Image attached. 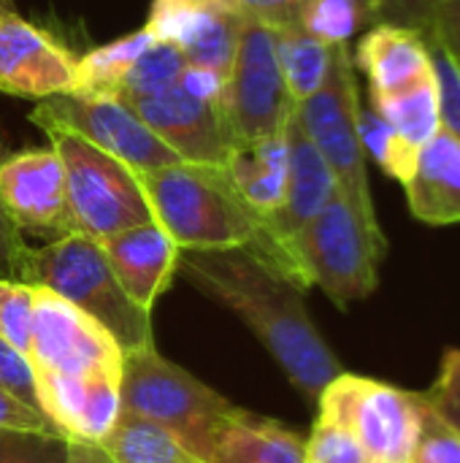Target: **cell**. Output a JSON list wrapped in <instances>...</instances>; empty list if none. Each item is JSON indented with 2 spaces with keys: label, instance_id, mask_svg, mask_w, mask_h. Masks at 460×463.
I'll list each match as a JSON object with an SVG mask.
<instances>
[{
  "label": "cell",
  "instance_id": "ac0fdd59",
  "mask_svg": "<svg viewBox=\"0 0 460 463\" xmlns=\"http://www.w3.org/2000/svg\"><path fill=\"white\" fill-rule=\"evenodd\" d=\"M415 220L431 228L460 225V138L439 128L420 149L415 174L401 184Z\"/></svg>",
  "mask_w": 460,
  "mask_h": 463
},
{
  "label": "cell",
  "instance_id": "6da1fadb",
  "mask_svg": "<svg viewBox=\"0 0 460 463\" xmlns=\"http://www.w3.org/2000/svg\"><path fill=\"white\" fill-rule=\"evenodd\" d=\"M176 274L230 309L306 402L317 404L323 388L344 372L309 315L306 290L249 247L179 250Z\"/></svg>",
  "mask_w": 460,
  "mask_h": 463
},
{
  "label": "cell",
  "instance_id": "2e32d148",
  "mask_svg": "<svg viewBox=\"0 0 460 463\" xmlns=\"http://www.w3.org/2000/svg\"><path fill=\"white\" fill-rule=\"evenodd\" d=\"M100 247L125 293L141 309L155 312L176 274L179 247L171 236L152 220L100 239Z\"/></svg>",
  "mask_w": 460,
  "mask_h": 463
},
{
  "label": "cell",
  "instance_id": "e575fe53",
  "mask_svg": "<svg viewBox=\"0 0 460 463\" xmlns=\"http://www.w3.org/2000/svg\"><path fill=\"white\" fill-rule=\"evenodd\" d=\"M0 431H16V434H43V437H60V431L46 420V415L24 402H19L14 393H8L0 385ZM65 439V437H62Z\"/></svg>",
  "mask_w": 460,
  "mask_h": 463
},
{
  "label": "cell",
  "instance_id": "7a4b0ae2",
  "mask_svg": "<svg viewBox=\"0 0 460 463\" xmlns=\"http://www.w3.org/2000/svg\"><path fill=\"white\" fill-rule=\"evenodd\" d=\"M27 361L46 420L68 442H103L122 399V347L114 336L46 288H35V323Z\"/></svg>",
  "mask_w": 460,
  "mask_h": 463
},
{
  "label": "cell",
  "instance_id": "277c9868",
  "mask_svg": "<svg viewBox=\"0 0 460 463\" xmlns=\"http://www.w3.org/2000/svg\"><path fill=\"white\" fill-rule=\"evenodd\" d=\"M19 279L46 288L100 323L122 353L155 345L152 312L141 309L119 285L98 239L70 233L24 250Z\"/></svg>",
  "mask_w": 460,
  "mask_h": 463
},
{
  "label": "cell",
  "instance_id": "4dcf8cb0",
  "mask_svg": "<svg viewBox=\"0 0 460 463\" xmlns=\"http://www.w3.org/2000/svg\"><path fill=\"white\" fill-rule=\"evenodd\" d=\"M68 439L0 431V463H65Z\"/></svg>",
  "mask_w": 460,
  "mask_h": 463
},
{
  "label": "cell",
  "instance_id": "f1b7e54d",
  "mask_svg": "<svg viewBox=\"0 0 460 463\" xmlns=\"http://www.w3.org/2000/svg\"><path fill=\"white\" fill-rule=\"evenodd\" d=\"M304 463H371V458L344 423L317 415L304 442Z\"/></svg>",
  "mask_w": 460,
  "mask_h": 463
},
{
  "label": "cell",
  "instance_id": "603a6c76",
  "mask_svg": "<svg viewBox=\"0 0 460 463\" xmlns=\"http://www.w3.org/2000/svg\"><path fill=\"white\" fill-rule=\"evenodd\" d=\"M277 57H279V68L285 76V87L293 103L298 106L323 87L331 71L333 46L317 41L306 30L293 24V27L277 30Z\"/></svg>",
  "mask_w": 460,
  "mask_h": 463
},
{
  "label": "cell",
  "instance_id": "5b68a950",
  "mask_svg": "<svg viewBox=\"0 0 460 463\" xmlns=\"http://www.w3.org/2000/svg\"><path fill=\"white\" fill-rule=\"evenodd\" d=\"M388 239L377 220L339 190L296 236L293 258L309 288H320L339 309L366 301L380 288Z\"/></svg>",
  "mask_w": 460,
  "mask_h": 463
},
{
  "label": "cell",
  "instance_id": "8fae6325",
  "mask_svg": "<svg viewBox=\"0 0 460 463\" xmlns=\"http://www.w3.org/2000/svg\"><path fill=\"white\" fill-rule=\"evenodd\" d=\"M30 122L46 130H70L89 141L92 146L127 163L133 171H155L182 163L174 149H168L138 114L117 98H89V95H52L35 103Z\"/></svg>",
  "mask_w": 460,
  "mask_h": 463
},
{
  "label": "cell",
  "instance_id": "4316f807",
  "mask_svg": "<svg viewBox=\"0 0 460 463\" xmlns=\"http://www.w3.org/2000/svg\"><path fill=\"white\" fill-rule=\"evenodd\" d=\"M184 68H187V60L174 43L152 38L146 49L133 60L130 71L125 73L117 100L136 98V95H155L160 90H168L179 84V76Z\"/></svg>",
  "mask_w": 460,
  "mask_h": 463
},
{
  "label": "cell",
  "instance_id": "d6a6232c",
  "mask_svg": "<svg viewBox=\"0 0 460 463\" xmlns=\"http://www.w3.org/2000/svg\"><path fill=\"white\" fill-rule=\"evenodd\" d=\"M412 463H460V431L431 412V407Z\"/></svg>",
  "mask_w": 460,
  "mask_h": 463
},
{
  "label": "cell",
  "instance_id": "83f0119b",
  "mask_svg": "<svg viewBox=\"0 0 460 463\" xmlns=\"http://www.w3.org/2000/svg\"><path fill=\"white\" fill-rule=\"evenodd\" d=\"M35 323V285L0 279V336L19 353H30Z\"/></svg>",
  "mask_w": 460,
  "mask_h": 463
},
{
  "label": "cell",
  "instance_id": "52a82bcc",
  "mask_svg": "<svg viewBox=\"0 0 460 463\" xmlns=\"http://www.w3.org/2000/svg\"><path fill=\"white\" fill-rule=\"evenodd\" d=\"M62 160L68 209L76 233L106 239L119 231L152 222L138 174L114 155L92 146L70 130H46Z\"/></svg>",
  "mask_w": 460,
  "mask_h": 463
},
{
  "label": "cell",
  "instance_id": "3957f363",
  "mask_svg": "<svg viewBox=\"0 0 460 463\" xmlns=\"http://www.w3.org/2000/svg\"><path fill=\"white\" fill-rule=\"evenodd\" d=\"M152 220L179 250L249 247L263 252V220L244 203L222 165L174 163L136 171Z\"/></svg>",
  "mask_w": 460,
  "mask_h": 463
},
{
  "label": "cell",
  "instance_id": "8992f818",
  "mask_svg": "<svg viewBox=\"0 0 460 463\" xmlns=\"http://www.w3.org/2000/svg\"><path fill=\"white\" fill-rule=\"evenodd\" d=\"M119 399L122 412L165 426L203 461H209L220 431L241 410L182 366L171 364L157 345L122 353Z\"/></svg>",
  "mask_w": 460,
  "mask_h": 463
},
{
  "label": "cell",
  "instance_id": "ba28073f",
  "mask_svg": "<svg viewBox=\"0 0 460 463\" xmlns=\"http://www.w3.org/2000/svg\"><path fill=\"white\" fill-rule=\"evenodd\" d=\"M317 415L344 423L371 463H412L428 404L423 393L404 391L377 377L339 372L323 388Z\"/></svg>",
  "mask_w": 460,
  "mask_h": 463
},
{
  "label": "cell",
  "instance_id": "7c38bea8",
  "mask_svg": "<svg viewBox=\"0 0 460 463\" xmlns=\"http://www.w3.org/2000/svg\"><path fill=\"white\" fill-rule=\"evenodd\" d=\"M0 206L22 236L43 239V244L76 233L62 160L52 146L22 149L0 160Z\"/></svg>",
  "mask_w": 460,
  "mask_h": 463
},
{
  "label": "cell",
  "instance_id": "7402d4cb",
  "mask_svg": "<svg viewBox=\"0 0 460 463\" xmlns=\"http://www.w3.org/2000/svg\"><path fill=\"white\" fill-rule=\"evenodd\" d=\"M369 106L407 141L415 146H426L442 128L439 122V100H437V81L434 76L404 87L399 92L374 95L369 92Z\"/></svg>",
  "mask_w": 460,
  "mask_h": 463
},
{
  "label": "cell",
  "instance_id": "8d00e7d4",
  "mask_svg": "<svg viewBox=\"0 0 460 463\" xmlns=\"http://www.w3.org/2000/svg\"><path fill=\"white\" fill-rule=\"evenodd\" d=\"M241 16L258 19L274 30L298 24V11L304 0H228Z\"/></svg>",
  "mask_w": 460,
  "mask_h": 463
},
{
  "label": "cell",
  "instance_id": "f35d334b",
  "mask_svg": "<svg viewBox=\"0 0 460 463\" xmlns=\"http://www.w3.org/2000/svg\"><path fill=\"white\" fill-rule=\"evenodd\" d=\"M179 87H184L190 95H195L198 100L206 103H225V90H228V76L214 71V68H203V65H187L179 76Z\"/></svg>",
  "mask_w": 460,
  "mask_h": 463
},
{
  "label": "cell",
  "instance_id": "ffe728a7",
  "mask_svg": "<svg viewBox=\"0 0 460 463\" xmlns=\"http://www.w3.org/2000/svg\"><path fill=\"white\" fill-rule=\"evenodd\" d=\"M304 442L285 423L241 407L220 431L209 463H304Z\"/></svg>",
  "mask_w": 460,
  "mask_h": 463
},
{
  "label": "cell",
  "instance_id": "cb8c5ba5",
  "mask_svg": "<svg viewBox=\"0 0 460 463\" xmlns=\"http://www.w3.org/2000/svg\"><path fill=\"white\" fill-rule=\"evenodd\" d=\"M152 35L141 27L130 35H122L106 46H98L79 57L76 62V95L89 98H117L119 87L125 81V73L130 71L133 60L146 49Z\"/></svg>",
  "mask_w": 460,
  "mask_h": 463
},
{
  "label": "cell",
  "instance_id": "44dd1931",
  "mask_svg": "<svg viewBox=\"0 0 460 463\" xmlns=\"http://www.w3.org/2000/svg\"><path fill=\"white\" fill-rule=\"evenodd\" d=\"M98 445L114 463H209L165 426L127 412H119L114 429Z\"/></svg>",
  "mask_w": 460,
  "mask_h": 463
},
{
  "label": "cell",
  "instance_id": "9c48e42d",
  "mask_svg": "<svg viewBox=\"0 0 460 463\" xmlns=\"http://www.w3.org/2000/svg\"><path fill=\"white\" fill-rule=\"evenodd\" d=\"M296 117L328 163L339 193L358 209L377 214L366 174V152L358 130L361 95L350 46H333L331 71L323 87L296 106Z\"/></svg>",
  "mask_w": 460,
  "mask_h": 463
},
{
  "label": "cell",
  "instance_id": "1f68e13d",
  "mask_svg": "<svg viewBox=\"0 0 460 463\" xmlns=\"http://www.w3.org/2000/svg\"><path fill=\"white\" fill-rule=\"evenodd\" d=\"M431 412L460 431V347H450L442 355V366L431 388L423 393Z\"/></svg>",
  "mask_w": 460,
  "mask_h": 463
},
{
  "label": "cell",
  "instance_id": "d4e9b609",
  "mask_svg": "<svg viewBox=\"0 0 460 463\" xmlns=\"http://www.w3.org/2000/svg\"><path fill=\"white\" fill-rule=\"evenodd\" d=\"M366 22H374L369 0H304L298 11V27L328 46H350Z\"/></svg>",
  "mask_w": 460,
  "mask_h": 463
},
{
  "label": "cell",
  "instance_id": "f546056e",
  "mask_svg": "<svg viewBox=\"0 0 460 463\" xmlns=\"http://www.w3.org/2000/svg\"><path fill=\"white\" fill-rule=\"evenodd\" d=\"M428 46H431V62H434L439 122L447 133L460 138V65L439 41L428 38Z\"/></svg>",
  "mask_w": 460,
  "mask_h": 463
},
{
  "label": "cell",
  "instance_id": "9a60e30c",
  "mask_svg": "<svg viewBox=\"0 0 460 463\" xmlns=\"http://www.w3.org/2000/svg\"><path fill=\"white\" fill-rule=\"evenodd\" d=\"M76 62L54 35L16 11L0 16V92L43 100L76 90Z\"/></svg>",
  "mask_w": 460,
  "mask_h": 463
},
{
  "label": "cell",
  "instance_id": "b9f144b4",
  "mask_svg": "<svg viewBox=\"0 0 460 463\" xmlns=\"http://www.w3.org/2000/svg\"><path fill=\"white\" fill-rule=\"evenodd\" d=\"M8 11H14V3L11 0H0V16L8 14Z\"/></svg>",
  "mask_w": 460,
  "mask_h": 463
},
{
  "label": "cell",
  "instance_id": "74e56055",
  "mask_svg": "<svg viewBox=\"0 0 460 463\" xmlns=\"http://www.w3.org/2000/svg\"><path fill=\"white\" fill-rule=\"evenodd\" d=\"M426 38L439 41L460 65V0H434Z\"/></svg>",
  "mask_w": 460,
  "mask_h": 463
},
{
  "label": "cell",
  "instance_id": "5bb4252c",
  "mask_svg": "<svg viewBox=\"0 0 460 463\" xmlns=\"http://www.w3.org/2000/svg\"><path fill=\"white\" fill-rule=\"evenodd\" d=\"M244 19L228 0H152L144 30L174 43L187 65L228 76Z\"/></svg>",
  "mask_w": 460,
  "mask_h": 463
},
{
  "label": "cell",
  "instance_id": "e0dca14e",
  "mask_svg": "<svg viewBox=\"0 0 460 463\" xmlns=\"http://www.w3.org/2000/svg\"><path fill=\"white\" fill-rule=\"evenodd\" d=\"M355 71L369 81V92L388 95L434 76L428 38L407 24L374 22L355 46Z\"/></svg>",
  "mask_w": 460,
  "mask_h": 463
},
{
  "label": "cell",
  "instance_id": "ab89813d",
  "mask_svg": "<svg viewBox=\"0 0 460 463\" xmlns=\"http://www.w3.org/2000/svg\"><path fill=\"white\" fill-rule=\"evenodd\" d=\"M24 250V236L14 228V222L0 206V279H19Z\"/></svg>",
  "mask_w": 460,
  "mask_h": 463
},
{
  "label": "cell",
  "instance_id": "d590c367",
  "mask_svg": "<svg viewBox=\"0 0 460 463\" xmlns=\"http://www.w3.org/2000/svg\"><path fill=\"white\" fill-rule=\"evenodd\" d=\"M431 5L434 0H369L374 22H393L428 33L431 24Z\"/></svg>",
  "mask_w": 460,
  "mask_h": 463
},
{
  "label": "cell",
  "instance_id": "30bf717a",
  "mask_svg": "<svg viewBox=\"0 0 460 463\" xmlns=\"http://www.w3.org/2000/svg\"><path fill=\"white\" fill-rule=\"evenodd\" d=\"M222 109L236 141H255L287 128L296 103L285 87L274 27L258 19H244L228 71Z\"/></svg>",
  "mask_w": 460,
  "mask_h": 463
},
{
  "label": "cell",
  "instance_id": "60d3db41",
  "mask_svg": "<svg viewBox=\"0 0 460 463\" xmlns=\"http://www.w3.org/2000/svg\"><path fill=\"white\" fill-rule=\"evenodd\" d=\"M65 463H114L111 456L98 442H68V458Z\"/></svg>",
  "mask_w": 460,
  "mask_h": 463
},
{
  "label": "cell",
  "instance_id": "484cf974",
  "mask_svg": "<svg viewBox=\"0 0 460 463\" xmlns=\"http://www.w3.org/2000/svg\"><path fill=\"white\" fill-rule=\"evenodd\" d=\"M358 130H361V144L366 157H371L390 179L404 184L418 165L420 146L407 141L401 133H396L371 106H361L358 117Z\"/></svg>",
  "mask_w": 460,
  "mask_h": 463
},
{
  "label": "cell",
  "instance_id": "4fadbf2b",
  "mask_svg": "<svg viewBox=\"0 0 460 463\" xmlns=\"http://www.w3.org/2000/svg\"><path fill=\"white\" fill-rule=\"evenodd\" d=\"M122 103L130 106L138 119L184 163L225 165L230 149L236 146L225 109L198 100L179 84L155 95L122 98Z\"/></svg>",
  "mask_w": 460,
  "mask_h": 463
},
{
  "label": "cell",
  "instance_id": "836d02e7",
  "mask_svg": "<svg viewBox=\"0 0 460 463\" xmlns=\"http://www.w3.org/2000/svg\"><path fill=\"white\" fill-rule=\"evenodd\" d=\"M0 385L14 393L19 402L41 410L38 402V385H35V372L27 361L24 353H19L16 347H11L3 336H0Z\"/></svg>",
  "mask_w": 460,
  "mask_h": 463
},
{
  "label": "cell",
  "instance_id": "d6986e66",
  "mask_svg": "<svg viewBox=\"0 0 460 463\" xmlns=\"http://www.w3.org/2000/svg\"><path fill=\"white\" fill-rule=\"evenodd\" d=\"M244 203L266 222L279 212L290 174L287 128L255 141H236L222 165Z\"/></svg>",
  "mask_w": 460,
  "mask_h": 463
}]
</instances>
